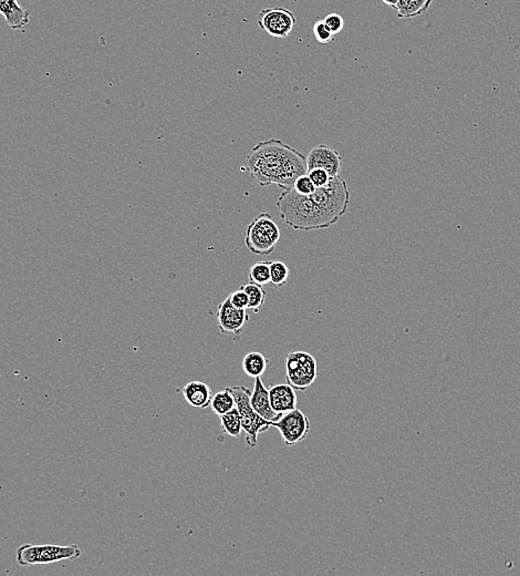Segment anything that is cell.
<instances>
[{
  "label": "cell",
  "instance_id": "e0dca14e",
  "mask_svg": "<svg viewBox=\"0 0 520 576\" xmlns=\"http://www.w3.org/2000/svg\"><path fill=\"white\" fill-rule=\"evenodd\" d=\"M235 407V399H234L233 394L229 392V389L228 388H226L225 390H222V392H217L211 398V410H213V413L216 416H222V415H225V413L233 410Z\"/></svg>",
  "mask_w": 520,
  "mask_h": 576
},
{
  "label": "cell",
  "instance_id": "7402d4cb",
  "mask_svg": "<svg viewBox=\"0 0 520 576\" xmlns=\"http://www.w3.org/2000/svg\"><path fill=\"white\" fill-rule=\"evenodd\" d=\"M314 37L317 39L318 42L321 45L330 44L334 40V35L331 33L329 28L325 26L323 19H319L316 22L314 25Z\"/></svg>",
  "mask_w": 520,
  "mask_h": 576
},
{
  "label": "cell",
  "instance_id": "277c9868",
  "mask_svg": "<svg viewBox=\"0 0 520 576\" xmlns=\"http://www.w3.org/2000/svg\"><path fill=\"white\" fill-rule=\"evenodd\" d=\"M82 552L76 544L71 545H33L24 544L16 551L18 566H31L39 564H51L60 561H74L81 557Z\"/></svg>",
  "mask_w": 520,
  "mask_h": 576
},
{
  "label": "cell",
  "instance_id": "2e32d148",
  "mask_svg": "<svg viewBox=\"0 0 520 576\" xmlns=\"http://www.w3.org/2000/svg\"><path fill=\"white\" fill-rule=\"evenodd\" d=\"M433 0H398L396 9L398 18H414L424 14Z\"/></svg>",
  "mask_w": 520,
  "mask_h": 576
},
{
  "label": "cell",
  "instance_id": "9c48e42d",
  "mask_svg": "<svg viewBox=\"0 0 520 576\" xmlns=\"http://www.w3.org/2000/svg\"><path fill=\"white\" fill-rule=\"evenodd\" d=\"M307 168L308 171L312 169H323L328 172L331 177L340 175L341 172V155L338 151L331 149L327 144H318L312 147L309 154L307 157Z\"/></svg>",
  "mask_w": 520,
  "mask_h": 576
},
{
  "label": "cell",
  "instance_id": "8992f818",
  "mask_svg": "<svg viewBox=\"0 0 520 576\" xmlns=\"http://www.w3.org/2000/svg\"><path fill=\"white\" fill-rule=\"evenodd\" d=\"M318 377L317 360L307 351H293L286 356V379L295 390L304 392Z\"/></svg>",
  "mask_w": 520,
  "mask_h": 576
},
{
  "label": "cell",
  "instance_id": "7a4b0ae2",
  "mask_svg": "<svg viewBox=\"0 0 520 576\" xmlns=\"http://www.w3.org/2000/svg\"><path fill=\"white\" fill-rule=\"evenodd\" d=\"M246 168L260 186L293 189L295 179L307 174V159L282 140L259 142L246 157Z\"/></svg>",
  "mask_w": 520,
  "mask_h": 576
},
{
  "label": "cell",
  "instance_id": "ac0fdd59",
  "mask_svg": "<svg viewBox=\"0 0 520 576\" xmlns=\"http://www.w3.org/2000/svg\"><path fill=\"white\" fill-rule=\"evenodd\" d=\"M220 418L222 431L233 438L241 437V431H243V424H241V415H239L237 408H234L233 410L222 415Z\"/></svg>",
  "mask_w": 520,
  "mask_h": 576
},
{
  "label": "cell",
  "instance_id": "4316f807",
  "mask_svg": "<svg viewBox=\"0 0 520 576\" xmlns=\"http://www.w3.org/2000/svg\"><path fill=\"white\" fill-rule=\"evenodd\" d=\"M382 1L385 3V5L390 6V7H392V8L394 9H396V5H398V0H382Z\"/></svg>",
  "mask_w": 520,
  "mask_h": 576
},
{
  "label": "cell",
  "instance_id": "52a82bcc",
  "mask_svg": "<svg viewBox=\"0 0 520 576\" xmlns=\"http://www.w3.org/2000/svg\"><path fill=\"white\" fill-rule=\"evenodd\" d=\"M271 427L278 429L286 446L293 447L306 439L311 424L309 418L295 408L282 415L277 422H271Z\"/></svg>",
  "mask_w": 520,
  "mask_h": 576
},
{
  "label": "cell",
  "instance_id": "603a6c76",
  "mask_svg": "<svg viewBox=\"0 0 520 576\" xmlns=\"http://www.w3.org/2000/svg\"><path fill=\"white\" fill-rule=\"evenodd\" d=\"M308 177L311 179L316 189L323 188L325 185H328L332 177L329 175L328 172L323 169H312L307 172Z\"/></svg>",
  "mask_w": 520,
  "mask_h": 576
},
{
  "label": "cell",
  "instance_id": "9a60e30c",
  "mask_svg": "<svg viewBox=\"0 0 520 576\" xmlns=\"http://www.w3.org/2000/svg\"><path fill=\"white\" fill-rule=\"evenodd\" d=\"M269 360L266 358L263 353H258V351H252V353H247L245 358L243 359V370L248 377L257 378L261 377L265 374L266 369L268 367Z\"/></svg>",
  "mask_w": 520,
  "mask_h": 576
},
{
  "label": "cell",
  "instance_id": "30bf717a",
  "mask_svg": "<svg viewBox=\"0 0 520 576\" xmlns=\"http://www.w3.org/2000/svg\"><path fill=\"white\" fill-rule=\"evenodd\" d=\"M247 310L235 307L229 297H226L217 310V321L220 332L224 334H241L247 321H250Z\"/></svg>",
  "mask_w": 520,
  "mask_h": 576
},
{
  "label": "cell",
  "instance_id": "5b68a950",
  "mask_svg": "<svg viewBox=\"0 0 520 576\" xmlns=\"http://www.w3.org/2000/svg\"><path fill=\"white\" fill-rule=\"evenodd\" d=\"M233 394L236 408L241 415L243 430L246 432V442L250 447H256L258 435L271 427V422L260 417L250 405L252 390L245 386L228 387Z\"/></svg>",
  "mask_w": 520,
  "mask_h": 576
},
{
  "label": "cell",
  "instance_id": "3957f363",
  "mask_svg": "<svg viewBox=\"0 0 520 576\" xmlns=\"http://www.w3.org/2000/svg\"><path fill=\"white\" fill-rule=\"evenodd\" d=\"M279 239V227L270 213H260L247 226L245 244L255 255H270Z\"/></svg>",
  "mask_w": 520,
  "mask_h": 576
},
{
  "label": "cell",
  "instance_id": "5bb4252c",
  "mask_svg": "<svg viewBox=\"0 0 520 576\" xmlns=\"http://www.w3.org/2000/svg\"><path fill=\"white\" fill-rule=\"evenodd\" d=\"M182 392L185 401L190 407L205 409L211 406L213 390L203 381H190L183 388Z\"/></svg>",
  "mask_w": 520,
  "mask_h": 576
},
{
  "label": "cell",
  "instance_id": "6da1fadb",
  "mask_svg": "<svg viewBox=\"0 0 520 576\" xmlns=\"http://www.w3.org/2000/svg\"><path fill=\"white\" fill-rule=\"evenodd\" d=\"M349 204V186L340 175L308 195L293 189L284 190L276 202L280 218L291 229L304 232L329 229L338 223Z\"/></svg>",
  "mask_w": 520,
  "mask_h": 576
},
{
  "label": "cell",
  "instance_id": "44dd1931",
  "mask_svg": "<svg viewBox=\"0 0 520 576\" xmlns=\"http://www.w3.org/2000/svg\"><path fill=\"white\" fill-rule=\"evenodd\" d=\"M289 267L282 261L270 262V284L275 287H282L289 278Z\"/></svg>",
  "mask_w": 520,
  "mask_h": 576
},
{
  "label": "cell",
  "instance_id": "cb8c5ba5",
  "mask_svg": "<svg viewBox=\"0 0 520 576\" xmlns=\"http://www.w3.org/2000/svg\"><path fill=\"white\" fill-rule=\"evenodd\" d=\"M293 189L297 193L308 195V194H311L316 190V186H314L310 177H308V174H304V175H301L295 179Z\"/></svg>",
  "mask_w": 520,
  "mask_h": 576
},
{
  "label": "cell",
  "instance_id": "484cf974",
  "mask_svg": "<svg viewBox=\"0 0 520 576\" xmlns=\"http://www.w3.org/2000/svg\"><path fill=\"white\" fill-rule=\"evenodd\" d=\"M323 22H325V26L329 28V30L334 35L336 33H341L344 27L343 18L338 14H330L328 16H325L323 18Z\"/></svg>",
  "mask_w": 520,
  "mask_h": 576
},
{
  "label": "cell",
  "instance_id": "4fadbf2b",
  "mask_svg": "<svg viewBox=\"0 0 520 576\" xmlns=\"http://www.w3.org/2000/svg\"><path fill=\"white\" fill-rule=\"evenodd\" d=\"M0 15L13 30L22 29L29 24L30 13L20 6L18 0H0Z\"/></svg>",
  "mask_w": 520,
  "mask_h": 576
},
{
  "label": "cell",
  "instance_id": "ba28073f",
  "mask_svg": "<svg viewBox=\"0 0 520 576\" xmlns=\"http://www.w3.org/2000/svg\"><path fill=\"white\" fill-rule=\"evenodd\" d=\"M295 22L293 11L286 8H266L258 15V26L275 38H287Z\"/></svg>",
  "mask_w": 520,
  "mask_h": 576
},
{
  "label": "cell",
  "instance_id": "d4e9b609",
  "mask_svg": "<svg viewBox=\"0 0 520 576\" xmlns=\"http://www.w3.org/2000/svg\"><path fill=\"white\" fill-rule=\"evenodd\" d=\"M228 297H229L231 304H233L235 307L241 308V310H248L250 298H248V295H247L246 291L243 289V287L238 288L237 291H233V293H231Z\"/></svg>",
  "mask_w": 520,
  "mask_h": 576
},
{
  "label": "cell",
  "instance_id": "d6986e66",
  "mask_svg": "<svg viewBox=\"0 0 520 576\" xmlns=\"http://www.w3.org/2000/svg\"><path fill=\"white\" fill-rule=\"evenodd\" d=\"M248 280L256 285L265 286L270 283V262L260 261L248 269Z\"/></svg>",
  "mask_w": 520,
  "mask_h": 576
},
{
  "label": "cell",
  "instance_id": "8fae6325",
  "mask_svg": "<svg viewBox=\"0 0 520 576\" xmlns=\"http://www.w3.org/2000/svg\"><path fill=\"white\" fill-rule=\"evenodd\" d=\"M250 405L260 417L268 422H277L282 416L273 410L269 400V389L263 385L261 377L255 378V386L250 396Z\"/></svg>",
  "mask_w": 520,
  "mask_h": 576
},
{
  "label": "cell",
  "instance_id": "ffe728a7",
  "mask_svg": "<svg viewBox=\"0 0 520 576\" xmlns=\"http://www.w3.org/2000/svg\"><path fill=\"white\" fill-rule=\"evenodd\" d=\"M241 287L246 291L248 298H250L248 310H252L254 313H258L260 308L263 307L266 298H267V291H265V288L254 283H248L246 285L241 286Z\"/></svg>",
  "mask_w": 520,
  "mask_h": 576
},
{
  "label": "cell",
  "instance_id": "7c38bea8",
  "mask_svg": "<svg viewBox=\"0 0 520 576\" xmlns=\"http://www.w3.org/2000/svg\"><path fill=\"white\" fill-rule=\"evenodd\" d=\"M269 400H270L273 410L279 415H284L297 408L295 389L290 386L289 383H282V385H275L270 387Z\"/></svg>",
  "mask_w": 520,
  "mask_h": 576
}]
</instances>
